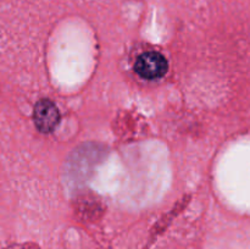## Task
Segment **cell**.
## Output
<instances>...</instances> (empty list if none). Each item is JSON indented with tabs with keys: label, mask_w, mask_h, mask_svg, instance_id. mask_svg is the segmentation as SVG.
Instances as JSON below:
<instances>
[{
	"label": "cell",
	"mask_w": 250,
	"mask_h": 249,
	"mask_svg": "<svg viewBox=\"0 0 250 249\" xmlns=\"http://www.w3.org/2000/svg\"><path fill=\"white\" fill-rule=\"evenodd\" d=\"M167 60L165 56L156 51H146L136 61L134 70L146 80H158L167 72Z\"/></svg>",
	"instance_id": "1"
},
{
	"label": "cell",
	"mask_w": 250,
	"mask_h": 249,
	"mask_svg": "<svg viewBox=\"0 0 250 249\" xmlns=\"http://www.w3.org/2000/svg\"><path fill=\"white\" fill-rule=\"evenodd\" d=\"M33 121L42 133H50L60 121V112L51 100L41 99L34 106Z\"/></svg>",
	"instance_id": "2"
}]
</instances>
